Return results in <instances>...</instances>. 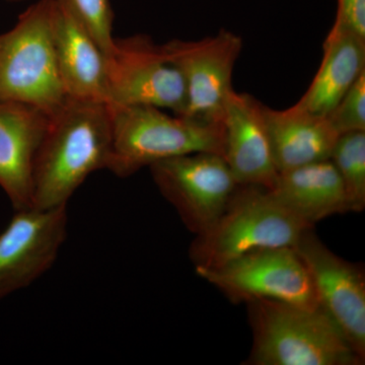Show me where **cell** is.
<instances>
[{
  "mask_svg": "<svg viewBox=\"0 0 365 365\" xmlns=\"http://www.w3.org/2000/svg\"><path fill=\"white\" fill-rule=\"evenodd\" d=\"M268 191L283 207L311 225L349 211L344 186L330 160L279 173Z\"/></svg>",
  "mask_w": 365,
  "mask_h": 365,
  "instance_id": "obj_16",
  "label": "cell"
},
{
  "mask_svg": "<svg viewBox=\"0 0 365 365\" xmlns=\"http://www.w3.org/2000/svg\"><path fill=\"white\" fill-rule=\"evenodd\" d=\"M330 160L344 186L349 211L365 207V131L350 132L338 137Z\"/></svg>",
  "mask_w": 365,
  "mask_h": 365,
  "instance_id": "obj_18",
  "label": "cell"
},
{
  "mask_svg": "<svg viewBox=\"0 0 365 365\" xmlns=\"http://www.w3.org/2000/svg\"><path fill=\"white\" fill-rule=\"evenodd\" d=\"M332 28L365 39V0H338Z\"/></svg>",
  "mask_w": 365,
  "mask_h": 365,
  "instance_id": "obj_21",
  "label": "cell"
},
{
  "mask_svg": "<svg viewBox=\"0 0 365 365\" xmlns=\"http://www.w3.org/2000/svg\"><path fill=\"white\" fill-rule=\"evenodd\" d=\"M312 227L267 189L239 185L220 218L196 235L190 258L195 267H218L259 250L294 248Z\"/></svg>",
  "mask_w": 365,
  "mask_h": 365,
  "instance_id": "obj_4",
  "label": "cell"
},
{
  "mask_svg": "<svg viewBox=\"0 0 365 365\" xmlns=\"http://www.w3.org/2000/svg\"><path fill=\"white\" fill-rule=\"evenodd\" d=\"M81 20L88 26L106 58L109 56L114 46L113 36V14L109 0H69Z\"/></svg>",
  "mask_w": 365,
  "mask_h": 365,
  "instance_id": "obj_20",
  "label": "cell"
},
{
  "mask_svg": "<svg viewBox=\"0 0 365 365\" xmlns=\"http://www.w3.org/2000/svg\"><path fill=\"white\" fill-rule=\"evenodd\" d=\"M67 225V206L16 210L0 232V299L28 287L54 265Z\"/></svg>",
  "mask_w": 365,
  "mask_h": 365,
  "instance_id": "obj_10",
  "label": "cell"
},
{
  "mask_svg": "<svg viewBox=\"0 0 365 365\" xmlns=\"http://www.w3.org/2000/svg\"><path fill=\"white\" fill-rule=\"evenodd\" d=\"M162 195L195 235L220 218L239 187L222 155L195 153L168 158L150 167Z\"/></svg>",
  "mask_w": 365,
  "mask_h": 365,
  "instance_id": "obj_8",
  "label": "cell"
},
{
  "mask_svg": "<svg viewBox=\"0 0 365 365\" xmlns=\"http://www.w3.org/2000/svg\"><path fill=\"white\" fill-rule=\"evenodd\" d=\"M196 273L234 302L272 299L319 309L313 282L294 248L264 249Z\"/></svg>",
  "mask_w": 365,
  "mask_h": 365,
  "instance_id": "obj_6",
  "label": "cell"
},
{
  "mask_svg": "<svg viewBox=\"0 0 365 365\" xmlns=\"http://www.w3.org/2000/svg\"><path fill=\"white\" fill-rule=\"evenodd\" d=\"M263 113L279 173L330 160L339 135L328 118L317 116L297 105L284 110L264 105Z\"/></svg>",
  "mask_w": 365,
  "mask_h": 365,
  "instance_id": "obj_15",
  "label": "cell"
},
{
  "mask_svg": "<svg viewBox=\"0 0 365 365\" xmlns=\"http://www.w3.org/2000/svg\"><path fill=\"white\" fill-rule=\"evenodd\" d=\"M54 43L67 98L110 105L104 52L69 0H57Z\"/></svg>",
  "mask_w": 365,
  "mask_h": 365,
  "instance_id": "obj_13",
  "label": "cell"
},
{
  "mask_svg": "<svg viewBox=\"0 0 365 365\" xmlns=\"http://www.w3.org/2000/svg\"><path fill=\"white\" fill-rule=\"evenodd\" d=\"M9 1H24V0H9Z\"/></svg>",
  "mask_w": 365,
  "mask_h": 365,
  "instance_id": "obj_22",
  "label": "cell"
},
{
  "mask_svg": "<svg viewBox=\"0 0 365 365\" xmlns=\"http://www.w3.org/2000/svg\"><path fill=\"white\" fill-rule=\"evenodd\" d=\"M112 155L108 170L130 177L168 158L195 153L222 155V123L167 114L150 106L109 105Z\"/></svg>",
  "mask_w": 365,
  "mask_h": 365,
  "instance_id": "obj_5",
  "label": "cell"
},
{
  "mask_svg": "<svg viewBox=\"0 0 365 365\" xmlns=\"http://www.w3.org/2000/svg\"><path fill=\"white\" fill-rule=\"evenodd\" d=\"M111 155L109 105L67 98L49 118L36 153L32 206H67L93 173L108 170Z\"/></svg>",
  "mask_w": 365,
  "mask_h": 365,
  "instance_id": "obj_1",
  "label": "cell"
},
{
  "mask_svg": "<svg viewBox=\"0 0 365 365\" xmlns=\"http://www.w3.org/2000/svg\"><path fill=\"white\" fill-rule=\"evenodd\" d=\"M263 107L249 93L230 91L222 120V158L237 184L269 190L279 170L274 160Z\"/></svg>",
  "mask_w": 365,
  "mask_h": 365,
  "instance_id": "obj_12",
  "label": "cell"
},
{
  "mask_svg": "<svg viewBox=\"0 0 365 365\" xmlns=\"http://www.w3.org/2000/svg\"><path fill=\"white\" fill-rule=\"evenodd\" d=\"M162 47L186 88V108L182 116L206 123H222L228 95L234 90L232 73L241 55L242 38L222 29L203 39H175Z\"/></svg>",
  "mask_w": 365,
  "mask_h": 365,
  "instance_id": "obj_7",
  "label": "cell"
},
{
  "mask_svg": "<svg viewBox=\"0 0 365 365\" xmlns=\"http://www.w3.org/2000/svg\"><path fill=\"white\" fill-rule=\"evenodd\" d=\"M57 0H39L0 35V101L51 117L66 104L54 43Z\"/></svg>",
  "mask_w": 365,
  "mask_h": 365,
  "instance_id": "obj_3",
  "label": "cell"
},
{
  "mask_svg": "<svg viewBox=\"0 0 365 365\" xmlns=\"http://www.w3.org/2000/svg\"><path fill=\"white\" fill-rule=\"evenodd\" d=\"M327 118L338 135L365 131V71Z\"/></svg>",
  "mask_w": 365,
  "mask_h": 365,
  "instance_id": "obj_19",
  "label": "cell"
},
{
  "mask_svg": "<svg viewBox=\"0 0 365 365\" xmlns=\"http://www.w3.org/2000/svg\"><path fill=\"white\" fill-rule=\"evenodd\" d=\"M319 71L297 106L327 117L365 71V39L331 29Z\"/></svg>",
  "mask_w": 365,
  "mask_h": 365,
  "instance_id": "obj_17",
  "label": "cell"
},
{
  "mask_svg": "<svg viewBox=\"0 0 365 365\" xmlns=\"http://www.w3.org/2000/svg\"><path fill=\"white\" fill-rule=\"evenodd\" d=\"M294 250L309 274L319 309L364 360V271L327 248L314 234L313 227L302 235Z\"/></svg>",
  "mask_w": 365,
  "mask_h": 365,
  "instance_id": "obj_11",
  "label": "cell"
},
{
  "mask_svg": "<svg viewBox=\"0 0 365 365\" xmlns=\"http://www.w3.org/2000/svg\"><path fill=\"white\" fill-rule=\"evenodd\" d=\"M246 304L254 336L249 364H364L321 309H306L272 299H254Z\"/></svg>",
  "mask_w": 365,
  "mask_h": 365,
  "instance_id": "obj_2",
  "label": "cell"
},
{
  "mask_svg": "<svg viewBox=\"0 0 365 365\" xmlns=\"http://www.w3.org/2000/svg\"><path fill=\"white\" fill-rule=\"evenodd\" d=\"M106 60L110 105L150 106L182 116L186 88L180 72L168 61L162 45L146 35L115 38Z\"/></svg>",
  "mask_w": 365,
  "mask_h": 365,
  "instance_id": "obj_9",
  "label": "cell"
},
{
  "mask_svg": "<svg viewBox=\"0 0 365 365\" xmlns=\"http://www.w3.org/2000/svg\"><path fill=\"white\" fill-rule=\"evenodd\" d=\"M48 122L36 108L0 101V188L14 210L32 206L34 160Z\"/></svg>",
  "mask_w": 365,
  "mask_h": 365,
  "instance_id": "obj_14",
  "label": "cell"
}]
</instances>
